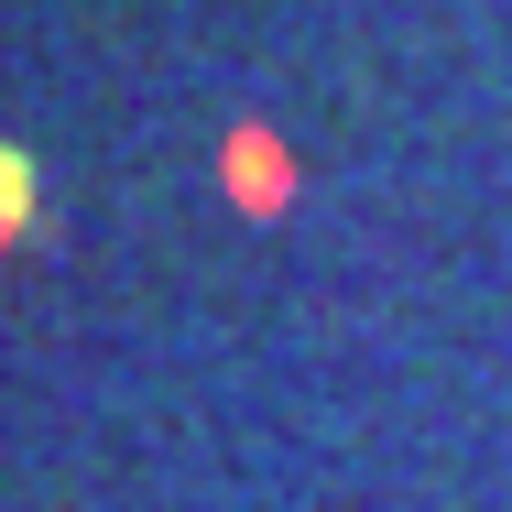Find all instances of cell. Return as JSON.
<instances>
[{
    "instance_id": "6da1fadb",
    "label": "cell",
    "mask_w": 512,
    "mask_h": 512,
    "mask_svg": "<svg viewBox=\"0 0 512 512\" xmlns=\"http://www.w3.org/2000/svg\"><path fill=\"white\" fill-rule=\"evenodd\" d=\"M22 218H33V153L0 142V229H22Z\"/></svg>"
},
{
    "instance_id": "7a4b0ae2",
    "label": "cell",
    "mask_w": 512,
    "mask_h": 512,
    "mask_svg": "<svg viewBox=\"0 0 512 512\" xmlns=\"http://www.w3.org/2000/svg\"><path fill=\"white\" fill-rule=\"evenodd\" d=\"M229 175H251V186H262V207H273V186H284V164H273V142H229Z\"/></svg>"
}]
</instances>
